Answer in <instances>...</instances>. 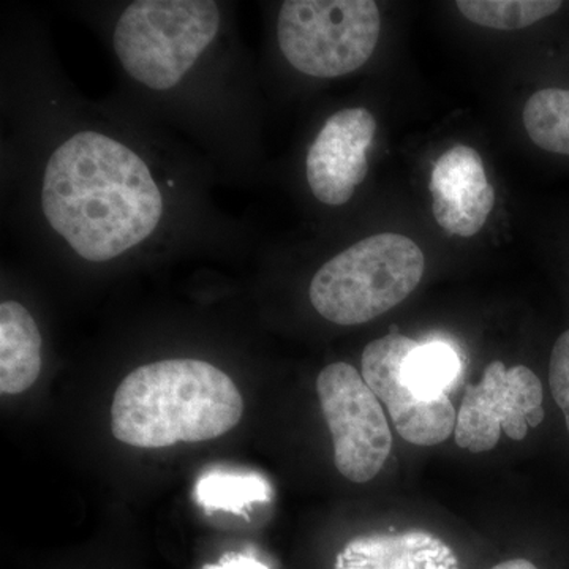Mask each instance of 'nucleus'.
Listing matches in <instances>:
<instances>
[{
	"label": "nucleus",
	"instance_id": "1",
	"mask_svg": "<svg viewBox=\"0 0 569 569\" xmlns=\"http://www.w3.org/2000/svg\"><path fill=\"white\" fill-rule=\"evenodd\" d=\"M41 206L52 230L88 261H108L153 233L163 200L148 164L103 133L81 132L47 164Z\"/></svg>",
	"mask_w": 569,
	"mask_h": 569
},
{
	"label": "nucleus",
	"instance_id": "2",
	"mask_svg": "<svg viewBox=\"0 0 569 569\" xmlns=\"http://www.w3.org/2000/svg\"><path fill=\"white\" fill-rule=\"evenodd\" d=\"M244 400L227 373L200 359H167L134 369L116 389L111 432L134 448L197 443L230 432Z\"/></svg>",
	"mask_w": 569,
	"mask_h": 569
},
{
	"label": "nucleus",
	"instance_id": "3",
	"mask_svg": "<svg viewBox=\"0 0 569 569\" xmlns=\"http://www.w3.org/2000/svg\"><path fill=\"white\" fill-rule=\"evenodd\" d=\"M459 372V356L447 343L419 346L396 332L362 353L367 387L387 406L399 436L418 447L443 443L455 433L458 413L448 391Z\"/></svg>",
	"mask_w": 569,
	"mask_h": 569
},
{
	"label": "nucleus",
	"instance_id": "4",
	"mask_svg": "<svg viewBox=\"0 0 569 569\" xmlns=\"http://www.w3.org/2000/svg\"><path fill=\"white\" fill-rule=\"evenodd\" d=\"M425 269V253L407 236H369L323 264L310 283V302L331 323H369L406 301Z\"/></svg>",
	"mask_w": 569,
	"mask_h": 569
},
{
	"label": "nucleus",
	"instance_id": "5",
	"mask_svg": "<svg viewBox=\"0 0 569 569\" xmlns=\"http://www.w3.org/2000/svg\"><path fill=\"white\" fill-rule=\"evenodd\" d=\"M220 28L211 0H138L114 29V50L123 69L153 91L182 81Z\"/></svg>",
	"mask_w": 569,
	"mask_h": 569
},
{
	"label": "nucleus",
	"instance_id": "6",
	"mask_svg": "<svg viewBox=\"0 0 569 569\" xmlns=\"http://www.w3.org/2000/svg\"><path fill=\"white\" fill-rule=\"evenodd\" d=\"M380 29L372 0H288L280 9L277 39L296 70L337 78L369 61Z\"/></svg>",
	"mask_w": 569,
	"mask_h": 569
},
{
	"label": "nucleus",
	"instance_id": "7",
	"mask_svg": "<svg viewBox=\"0 0 569 569\" xmlns=\"http://www.w3.org/2000/svg\"><path fill=\"white\" fill-rule=\"evenodd\" d=\"M318 399L335 445L337 470L365 485L380 473L391 455L392 436L380 400L347 362L321 370Z\"/></svg>",
	"mask_w": 569,
	"mask_h": 569
},
{
	"label": "nucleus",
	"instance_id": "8",
	"mask_svg": "<svg viewBox=\"0 0 569 569\" xmlns=\"http://www.w3.org/2000/svg\"><path fill=\"white\" fill-rule=\"evenodd\" d=\"M542 385L526 366L508 369L501 361L490 362L478 385L462 397L455 440L471 452L492 451L501 430L512 440H523L531 427L545 421Z\"/></svg>",
	"mask_w": 569,
	"mask_h": 569
},
{
	"label": "nucleus",
	"instance_id": "9",
	"mask_svg": "<svg viewBox=\"0 0 569 569\" xmlns=\"http://www.w3.org/2000/svg\"><path fill=\"white\" fill-rule=\"evenodd\" d=\"M377 122L366 108L337 111L326 121L307 153V181L318 201L342 206L365 181L367 151L376 138Z\"/></svg>",
	"mask_w": 569,
	"mask_h": 569
},
{
	"label": "nucleus",
	"instance_id": "10",
	"mask_svg": "<svg viewBox=\"0 0 569 569\" xmlns=\"http://www.w3.org/2000/svg\"><path fill=\"white\" fill-rule=\"evenodd\" d=\"M437 223L451 234L471 238L488 222L496 192L477 149L455 146L438 157L430 178Z\"/></svg>",
	"mask_w": 569,
	"mask_h": 569
},
{
	"label": "nucleus",
	"instance_id": "11",
	"mask_svg": "<svg viewBox=\"0 0 569 569\" xmlns=\"http://www.w3.org/2000/svg\"><path fill=\"white\" fill-rule=\"evenodd\" d=\"M336 569H460L443 539L429 531L356 538L337 557Z\"/></svg>",
	"mask_w": 569,
	"mask_h": 569
},
{
	"label": "nucleus",
	"instance_id": "12",
	"mask_svg": "<svg viewBox=\"0 0 569 569\" xmlns=\"http://www.w3.org/2000/svg\"><path fill=\"white\" fill-rule=\"evenodd\" d=\"M41 372V335L29 310L17 301L0 305V392L21 395Z\"/></svg>",
	"mask_w": 569,
	"mask_h": 569
},
{
	"label": "nucleus",
	"instance_id": "13",
	"mask_svg": "<svg viewBox=\"0 0 569 569\" xmlns=\"http://www.w3.org/2000/svg\"><path fill=\"white\" fill-rule=\"evenodd\" d=\"M522 119L535 146L569 159V86L539 89L527 100Z\"/></svg>",
	"mask_w": 569,
	"mask_h": 569
},
{
	"label": "nucleus",
	"instance_id": "14",
	"mask_svg": "<svg viewBox=\"0 0 569 569\" xmlns=\"http://www.w3.org/2000/svg\"><path fill=\"white\" fill-rule=\"evenodd\" d=\"M460 13L473 24L497 31H520L556 17L561 0H459Z\"/></svg>",
	"mask_w": 569,
	"mask_h": 569
},
{
	"label": "nucleus",
	"instance_id": "15",
	"mask_svg": "<svg viewBox=\"0 0 569 569\" xmlns=\"http://www.w3.org/2000/svg\"><path fill=\"white\" fill-rule=\"evenodd\" d=\"M194 498L206 509L242 512L271 498V486L261 475L216 470L198 479Z\"/></svg>",
	"mask_w": 569,
	"mask_h": 569
},
{
	"label": "nucleus",
	"instance_id": "16",
	"mask_svg": "<svg viewBox=\"0 0 569 569\" xmlns=\"http://www.w3.org/2000/svg\"><path fill=\"white\" fill-rule=\"evenodd\" d=\"M549 385L557 406L563 411L569 432V329L561 332L550 353Z\"/></svg>",
	"mask_w": 569,
	"mask_h": 569
},
{
	"label": "nucleus",
	"instance_id": "17",
	"mask_svg": "<svg viewBox=\"0 0 569 569\" xmlns=\"http://www.w3.org/2000/svg\"><path fill=\"white\" fill-rule=\"evenodd\" d=\"M204 569H269L264 563L253 559V557L236 556L224 559L220 563L211 565Z\"/></svg>",
	"mask_w": 569,
	"mask_h": 569
},
{
	"label": "nucleus",
	"instance_id": "18",
	"mask_svg": "<svg viewBox=\"0 0 569 569\" xmlns=\"http://www.w3.org/2000/svg\"><path fill=\"white\" fill-rule=\"evenodd\" d=\"M490 569H538L533 563L529 560L523 559H515L503 561V563H498L496 567Z\"/></svg>",
	"mask_w": 569,
	"mask_h": 569
}]
</instances>
